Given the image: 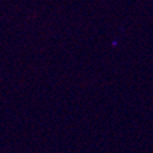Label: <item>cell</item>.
<instances>
[{
  "label": "cell",
  "instance_id": "6da1fadb",
  "mask_svg": "<svg viewBox=\"0 0 153 153\" xmlns=\"http://www.w3.org/2000/svg\"><path fill=\"white\" fill-rule=\"evenodd\" d=\"M118 43H119V41H118L117 39H114V40L110 42V45H111V47H117Z\"/></svg>",
  "mask_w": 153,
  "mask_h": 153
}]
</instances>
